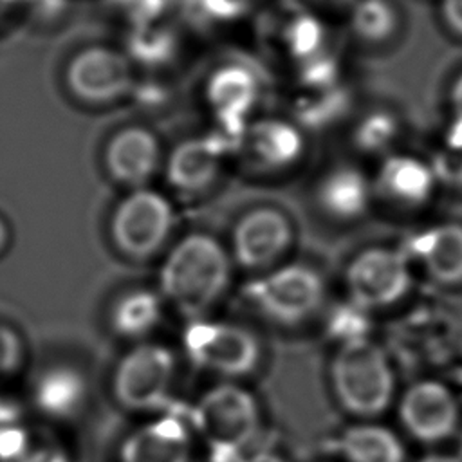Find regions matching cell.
<instances>
[{"label":"cell","mask_w":462,"mask_h":462,"mask_svg":"<svg viewBox=\"0 0 462 462\" xmlns=\"http://www.w3.org/2000/svg\"><path fill=\"white\" fill-rule=\"evenodd\" d=\"M413 249L430 278L442 285L462 283V224L428 227L415 238Z\"/></svg>","instance_id":"ac0fdd59"},{"label":"cell","mask_w":462,"mask_h":462,"mask_svg":"<svg viewBox=\"0 0 462 462\" xmlns=\"http://www.w3.org/2000/svg\"><path fill=\"white\" fill-rule=\"evenodd\" d=\"M177 354L164 343H134L116 363L110 390L116 402L134 413H159L168 404L177 381Z\"/></svg>","instance_id":"5b68a950"},{"label":"cell","mask_w":462,"mask_h":462,"mask_svg":"<svg viewBox=\"0 0 462 462\" xmlns=\"http://www.w3.org/2000/svg\"><path fill=\"white\" fill-rule=\"evenodd\" d=\"M339 451L348 462H404V448L399 437L372 422L350 426L339 437Z\"/></svg>","instance_id":"44dd1931"},{"label":"cell","mask_w":462,"mask_h":462,"mask_svg":"<svg viewBox=\"0 0 462 462\" xmlns=\"http://www.w3.org/2000/svg\"><path fill=\"white\" fill-rule=\"evenodd\" d=\"M189 422L197 440L238 460L260 430V404L238 381H218L200 393Z\"/></svg>","instance_id":"7a4b0ae2"},{"label":"cell","mask_w":462,"mask_h":462,"mask_svg":"<svg viewBox=\"0 0 462 462\" xmlns=\"http://www.w3.org/2000/svg\"><path fill=\"white\" fill-rule=\"evenodd\" d=\"M294 238L291 218L274 206H256L233 226L229 254L247 271H267L289 251Z\"/></svg>","instance_id":"9c48e42d"},{"label":"cell","mask_w":462,"mask_h":462,"mask_svg":"<svg viewBox=\"0 0 462 462\" xmlns=\"http://www.w3.org/2000/svg\"><path fill=\"white\" fill-rule=\"evenodd\" d=\"M180 346L193 366L220 381L247 377L262 361V345L251 328L209 316L186 321Z\"/></svg>","instance_id":"277c9868"},{"label":"cell","mask_w":462,"mask_h":462,"mask_svg":"<svg viewBox=\"0 0 462 462\" xmlns=\"http://www.w3.org/2000/svg\"><path fill=\"white\" fill-rule=\"evenodd\" d=\"M197 437L188 419L159 411L121 442L119 462H193Z\"/></svg>","instance_id":"8fae6325"},{"label":"cell","mask_w":462,"mask_h":462,"mask_svg":"<svg viewBox=\"0 0 462 462\" xmlns=\"http://www.w3.org/2000/svg\"><path fill=\"white\" fill-rule=\"evenodd\" d=\"M249 150L263 168L285 170L301 159L305 139L296 125L283 119H265L251 130Z\"/></svg>","instance_id":"ffe728a7"},{"label":"cell","mask_w":462,"mask_h":462,"mask_svg":"<svg viewBox=\"0 0 462 462\" xmlns=\"http://www.w3.org/2000/svg\"><path fill=\"white\" fill-rule=\"evenodd\" d=\"M330 383L343 410L363 419L381 415L395 392V375L386 354L366 337L339 346L330 365Z\"/></svg>","instance_id":"3957f363"},{"label":"cell","mask_w":462,"mask_h":462,"mask_svg":"<svg viewBox=\"0 0 462 462\" xmlns=\"http://www.w3.org/2000/svg\"><path fill=\"white\" fill-rule=\"evenodd\" d=\"M437 186L430 161L408 152L386 153L372 177L374 195L406 209L426 206Z\"/></svg>","instance_id":"5bb4252c"},{"label":"cell","mask_w":462,"mask_h":462,"mask_svg":"<svg viewBox=\"0 0 462 462\" xmlns=\"http://www.w3.org/2000/svg\"><path fill=\"white\" fill-rule=\"evenodd\" d=\"M164 300L157 289L134 287L114 298L108 309V327L119 339L148 341L164 316Z\"/></svg>","instance_id":"e0dca14e"},{"label":"cell","mask_w":462,"mask_h":462,"mask_svg":"<svg viewBox=\"0 0 462 462\" xmlns=\"http://www.w3.org/2000/svg\"><path fill=\"white\" fill-rule=\"evenodd\" d=\"M162 162V150L157 135L139 125L117 130L103 150L106 173L117 184L135 189L148 186Z\"/></svg>","instance_id":"4fadbf2b"},{"label":"cell","mask_w":462,"mask_h":462,"mask_svg":"<svg viewBox=\"0 0 462 462\" xmlns=\"http://www.w3.org/2000/svg\"><path fill=\"white\" fill-rule=\"evenodd\" d=\"M399 419L404 430L424 444L449 439L458 428V402L439 381L413 383L401 397Z\"/></svg>","instance_id":"7c38bea8"},{"label":"cell","mask_w":462,"mask_h":462,"mask_svg":"<svg viewBox=\"0 0 462 462\" xmlns=\"http://www.w3.org/2000/svg\"><path fill=\"white\" fill-rule=\"evenodd\" d=\"M251 307L278 325H300L310 319L325 301V283L305 263L274 265L244 289Z\"/></svg>","instance_id":"52a82bcc"},{"label":"cell","mask_w":462,"mask_h":462,"mask_svg":"<svg viewBox=\"0 0 462 462\" xmlns=\"http://www.w3.org/2000/svg\"><path fill=\"white\" fill-rule=\"evenodd\" d=\"M31 401L34 408L51 420H72L87 406V377L78 366L67 363L49 365L36 374L31 386Z\"/></svg>","instance_id":"9a60e30c"},{"label":"cell","mask_w":462,"mask_h":462,"mask_svg":"<svg viewBox=\"0 0 462 462\" xmlns=\"http://www.w3.org/2000/svg\"><path fill=\"white\" fill-rule=\"evenodd\" d=\"M236 462H287V460L274 451H256V453L242 455Z\"/></svg>","instance_id":"f1b7e54d"},{"label":"cell","mask_w":462,"mask_h":462,"mask_svg":"<svg viewBox=\"0 0 462 462\" xmlns=\"http://www.w3.org/2000/svg\"><path fill=\"white\" fill-rule=\"evenodd\" d=\"M419 462H462L460 457L455 455H440V453H433V455H426L422 457Z\"/></svg>","instance_id":"1f68e13d"},{"label":"cell","mask_w":462,"mask_h":462,"mask_svg":"<svg viewBox=\"0 0 462 462\" xmlns=\"http://www.w3.org/2000/svg\"><path fill=\"white\" fill-rule=\"evenodd\" d=\"M11 244V227L7 220L0 215V256L9 249Z\"/></svg>","instance_id":"f546056e"},{"label":"cell","mask_w":462,"mask_h":462,"mask_svg":"<svg viewBox=\"0 0 462 462\" xmlns=\"http://www.w3.org/2000/svg\"><path fill=\"white\" fill-rule=\"evenodd\" d=\"M175 227L171 200L148 186L128 189L108 222L114 247L130 260H150L170 242Z\"/></svg>","instance_id":"8992f818"},{"label":"cell","mask_w":462,"mask_h":462,"mask_svg":"<svg viewBox=\"0 0 462 462\" xmlns=\"http://www.w3.org/2000/svg\"><path fill=\"white\" fill-rule=\"evenodd\" d=\"M372 179L356 164L330 166L316 182L314 199L318 208L332 220H357L372 204Z\"/></svg>","instance_id":"2e32d148"},{"label":"cell","mask_w":462,"mask_h":462,"mask_svg":"<svg viewBox=\"0 0 462 462\" xmlns=\"http://www.w3.org/2000/svg\"><path fill=\"white\" fill-rule=\"evenodd\" d=\"M168 182L179 193L199 195L208 191L218 179L220 159L217 150L200 139L180 143L166 164Z\"/></svg>","instance_id":"d6986e66"},{"label":"cell","mask_w":462,"mask_h":462,"mask_svg":"<svg viewBox=\"0 0 462 462\" xmlns=\"http://www.w3.org/2000/svg\"><path fill=\"white\" fill-rule=\"evenodd\" d=\"M401 135V121L388 110H372L359 119L354 130L356 148L365 153H390Z\"/></svg>","instance_id":"603a6c76"},{"label":"cell","mask_w":462,"mask_h":462,"mask_svg":"<svg viewBox=\"0 0 462 462\" xmlns=\"http://www.w3.org/2000/svg\"><path fill=\"white\" fill-rule=\"evenodd\" d=\"M25 357L27 348L22 334L9 323L0 321V383L18 375Z\"/></svg>","instance_id":"d4e9b609"},{"label":"cell","mask_w":462,"mask_h":462,"mask_svg":"<svg viewBox=\"0 0 462 462\" xmlns=\"http://www.w3.org/2000/svg\"><path fill=\"white\" fill-rule=\"evenodd\" d=\"M345 282L352 303L359 309L390 307L411 287L410 262L402 251L368 247L348 263Z\"/></svg>","instance_id":"ba28073f"},{"label":"cell","mask_w":462,"mask_h":462,"mask_svg":"<svg viewBox=\"0 0 462 462\" xmlns=\"http://www.w3.org/2000/svg\"><path fill=\"white\" fill-rule=\"evenodd\" d=\"M218 87H213L211 97L217 106L222 110H240L244 112L254 96L253 78L240 69H227L218 72L213 81Z\"/></svg>","instance_id":"cb8c5ba5"},{"label":"cell","mask_w":462,"mask_h":462,"mask_svg":"<svg viewBox=\"0 0 462 462\" xmlns=\"http://www.w3.org/2000/svg\"><path fill=\"white\" fill-rule=\"evenodd\" d=\"M356 0H314V4H319L323 7H330V9H350V5Z\"/></svg>","instance_id":"4dcf8cb0"},{"label":"cell","mask_w":462,"mask_h":462,"mask_svg":"<svg viewBox=\"0 0 462 462\" xmlns=\"http://www.w3.org/2000/svg\"><path fill=\"white\" fill-rule=\"evenodd\" d=\"M460 458H462V439H460V455H458Z\"/></svg>","instance_id":"d6a6232c"},{"label":"cell","mask_w":462,"mask_h":462,"mask_svg":"<svg viewBox=\"0 0 462 462\" xmlns=\"http://www.w3.org/2000/svg\"><path fill=\"white\" fill-rule=\"evenodd\" d=\"M348 22L352 34L366 45L390 43L401 29V14L392 0H356Z\"/></svg>","instance_id":"7402d4cb"},{"label":"cell","mask_w":462,"mask_h":462,"mask_svg":"<svg viewBox=\"0 0 462 462\" xmlns=\"http://www.w3.org/2000/svg\"><path fill=\"white\" fill-rule=\"evenodd\" d=\"M431 170L435 173L437 184L462 189V146L444 144L431 159Z\"/></svg>","instance_id":"484cf974"},{"label":"cell","mask_w":462,"mask_h":462,"mask_svg":"<svg viewBox=\"0 0 462 462\" xmlns=\"http://www.w3.org/2000/svg\"><path fill=\"white\" fill-rule=\"evenodd\" d=\"M67 87L83 103L106 105L121 99L134 83V70L123 52L105 45L81 49L67 67Z\"/></svg>","instance_id":"30bf717a"},{"label":"cell","mask_w":462,"mask_h":462,"mask_svg":"<svg viewBox=\"0 0 462 462\" xmlns=\"http://www.w3.org/2000/svg\"><path fill=\"white\" fill-rule=\"evenodd\" d=\"M439 16L448 32L462 38V0H437Z\"/></svg>","instance_id":"83f0119b"},{"label":"cell","mask_w":462,"mask_h":462,"mask_svg":"<svg viewBox=\"0 0 462 462\" xmlns=\"http://www.w3.org/2000/svg\"><path fill=\"white\" fill-rule=\"evenodd\" d=\"M448 103L451 112V130L448 144L462 146V70L455 76V79L449 85Z\"/></svg>","instance_id":"4316f807"},{"label":"cell","mask_w":462,"mask_h":462,"mask_svg":"<svg viewBox=\"0 0 462 462\" xmlns=\"http://www.w3.org/2000/svg\"><path fill=\"white\" fill-rule=\"evenodd\" d=\"M227 245L206 231H191L164 253L157 273V291L164 303L186 319L209 316L233 278Z\"/></svg>","instance_id":"6da1fadb"}]
</instances>
